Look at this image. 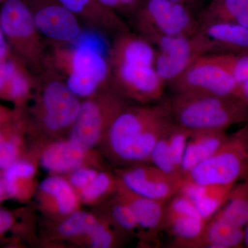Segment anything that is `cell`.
<instances>
[{
    "label": "cell",
    "mask_w": 248,
    "mask_h": 248,
    "mask_svg": "<svg viewBox=\"0 0 248 248\" xmlns=\"http://www.w3.org/2000/svg\"><path fill=\"white\" fill-rule=\"evenodd\" d=\"M126 99L111 86L103 88L81 102L68 140L77 146L91 151L102 143L117 116L128 107Z\"/></svg>",
    "instance_id": "cell-6"
},
{
    "label": "cell",
    "mask_w": 248,
    "mask_h": 248,
    "mask_svg": "<svg viewBox=\"0 0 248 248\" xmlns=\"http://www.w3.org/2000/svg\"><path fill=\"white\" fill-rule=\"evenodd\" d=\"M122 11L130 14H136L139 10L140 0H120Z\"/></svg>",
    "instance_id": "cell-38"
},
{
    "label": "cell",
    "mask_w": 248,
    "mask_h": 248,
    "mask_svg": "<svg viewBox=\"0 0 248 248\" xmlns=\"http://www.w3.org/2000/svg\"><path fill=\"white\" fill-rule=\"evenodd\" d=\"M99 1L101 4L105 6L106 7L112 10V11H115V12L117 11L123 12L120 0H99Z\"/></svg>",
    "instance_id": "cell-40"
},
{
    "label": "cell",
    "mask_w": 248,
    "mask_h": 248,
    "mask_svg": "<svg viewBox=\"0 0 248 248\" xmlns=\"http://www.w3.org/2000/svg\"><path fill=\"white\" fill-rule=\"evenodd\" d=\"M223 130H202L191 133L182 165V177L208 159L228 140Z\"/></svg>",
    "instance_id": "cell-21"
},
{
    "label": "cell",
    "mask_w": 248,
    "mask_h": 248,
    "mask_svg": "<svg viewBox=\"0 0 248 248\" xmlns=\"http://www.w3.org/2000/svg\"><path fill=\"white\" fill-rule=\"evenodd\" d=\"M7 197L5 190L4 179L2 175H0V203L4 200L5 197Z\"/></svg>",
    "instance_id": "cell-41"
},
{
    "label": "cell",
    "mask_w": 248,
    "mask_h": 248,
    "mask_svg": "<svg viewBox=\"0 0 248 248\" xmlns=\"http://www.w3.org/2000/svg\"><path fill=\"white\" fill-rule=\"evenodd\" d=\"M35 165L27 160H17L3 170L5 190L7 197L23 202L29 200L36 189Z\"/></svg>",
    "instance_id": "cell-24"
},
{
    "label": "cell",
    "mask_w": 248,
    "mask_h": 248,
    "mask_svg": "<svg viewBox=\"0 0 248 248\" xmlns=\"http://www.w3.org/2000/svg\"><path fill=\"white\" fill-rule=\"evenodd\" d=\"M110 68L111 87L125 99L146 105L162 97L164 82L155 66L117 65Z\"/></svg>",
    "instance_id": "cell-11"
},
{
    "label": "cell",
    "mask_w": 248,
    "mask_h": 248,
    "mask_svg": "<svg viewBox=\"0 0 248 248\" xmlns=\"http://www.w3.org/2000/svg\"><path fill=\"white\" fill-rule=\"evenodd\" d=\"M117 178L134 193L165 203L179 192L184 179L167 174L151 164L133 165L120 170Z\"/></svg>",
    "instance_id": "cell-12"
},
{
    "label": "cell",
    "mask_w": 248,
    "mask_h": 248,
    "mask_svg": "<svg viewBox=\"0 0 248 248\" xmlns=\"http://www.w3.org/2000/svg\"><path fill=\"white\" fill-rule=\"evenodd\" d=\"M175 93L236 98L239 85L213 54L201 55L177 79L170 83ZM237 99V98H236Z\"/></svg>",
    "instance_id": "cell-8"
},
{
    "label": "cell",
    "mask_w": 248,
    "mask_h": 248,
    "mask_svg": "<svg viewBox=\"0 0 248 248\" xmlns=\"http://www.w3.org/2000/svg\"><path fill=\"white\" fill-rule=\"evenodd\" d=\"M115 195L128 203L133 210L143 237L155 242L158 235L164 229L167 202L165 203L137 195L124 187L119 179Z\"/></svg>",
    "instance_id": "cell-17"
},
{
    "label": "cell",
    "mask_w": 248,
    "mask_h": 248,
    "mask_svg": "<svg viewBox=\"0 0 248 248\" xmlns=\"http://www.w3.org/2000/svg\"><path fill=\"white\" fill-rule=\"evenodd\" d=\"M233 187L202 186L184 179L179 192L190 199L202 218L208 221L228 200Z\"/></svg>",
    "instance_id": "cell-22"
},
{
    "label": "cell",
    "mask_w": 248,
    "mask_h": 248,
    "mask_svg": "<svg viewBox=\"0 0 248 248\" xmlns=\"http://www.w3.org/2000/svg\"><path fill=\"white\" fill-rule=\"evenodd\" d=\"M14 217L7 210L0 209V234H4L11 229L14 224Z\"/></svg>",
    "instance_id": "cell-36"
},
{
    "label": "cell",
    "mask_w": 248,
    "mask_h": 248,
    "mask_svg": "<svg viewBox=\"0 0 248 248\" xmlns=\"http://www.w3.org/2000/svg\"><path fill=\"white\" fill-rule=\"evenodd\" d=\"M91 151L77 146L68 140L54 142L42 152L40 164L51 174L71 173L79 168L90 166Z\"/></svg>",
    "instance_id": "cell-20"
},
{
    "label": "cell",
    "mask_w": 248,
    "mask_h": 248,
    "mask_svg": "<svg viewBox=\"0 0 248 248\" xmlns=\"http://www.w3.org/2000/svg\"><path fill=\"white\" fill-rule=\"evenodd\" d=\"M99 221L93 214L78 210L61 222L58 227V232L63 237H87Z\"/></svg>",
    "instance_id": "cell-28"
},
{
    "label": "cell",
    "mask_w": 248,
    "mask_h": 248,
    "mask_svg": "<svg viewBox=\"0 0 248 248\" xmlns=\"http://www.w3.org/2000/svg\"><path fill=\"white\" fill-rule=\"evenodd\" d=\"M215 59L231 73L239 86L248 79V53H215Z\"/></svg>",
    "instance_id": "cell-31"
},
{
    "label": "cell",
    "mask_w": 248,
    "mask_h": 248,
    "mask_svg": "<svg viewBox=\"0 0 248 248\" xmlns=\"http://www.w3.org/2000/svg\"><path fill=\"white\" fill-rule=\"evenodd\" d=\"M244 229L234 228L213 217L205 226L198 248H233L244 244Z\"/></svg>",
    "instance_id": "cell-25"
},
{
    "label": "cell",
    "mask_w": 248,
    "mask_h": 248,
    "mask_svg": "<svg viewBox=\"0 0 248 248\" xmlns=\"http://www.w3.org/2000/svg\"><path fill=\"white\" fill-rule=\"evenodd\" d=\"M207 221L194 215H165L164 229L172 237L175 248H198Z\"/></svg>",
    "instance_id": "cell-23"
},
{
    "label": "cell",
    "mask_w": 248,
    "mask_h": 248,
    "mask_svg": "<svg viewBox=\"0 0 248 248\" xmlns=\"http://www.w3.org/2000/svg\"><path fill=\"white\" fill-rule=\"evenodd\" d=\"M24 114L16 109L12 110L0 104V127L15 123L22 117Z\"/></svg>",
    "instance_id": "cell-35"
},
{
    "label": "cell",
    "mask_w": 248,
    "mask_h": 248,
    "mask_svg": "<svg viewBox=\"0 0 248 248\" xmlns=\"http://www.w3.org/2000/svg\"><path fill=\"white\" fill-rule=\"evenodd\" d=\"M234 23L248 27V0H223L213 8L203 22Z\"/></svg>",
    "instance_id": "cell-27"
},
{
    "label": "cell",
    "mask_w": 248,
    "mask_h": 248,
    "mask_svg": "<svg viewBox=\"0 0 248 248\" xmlns=\"http://www.w3.org/2000/svg\"><path fill=\"white\" fill-rule=\"evenodd\" d=\"M196 32L205 55L248 53V27L230 22H203Z\"/></svg>",
    "instance_id": "cell-14"
},
{
    "label": "cell",
    "mask_w": 248,
    "mask_h": 248,
    "mask_svg": "<svg viewBox=\"0 0 248 248\" xmlns=\"http://www.w3.org/2000/svg\"><path fill=\"white\" fill-rule=\"evenodd\" d=\"M27 124L25 116L0 148V170H4L19 160L22 148V132L27 128Z\"/></svg>",
    "instance_id": "cell-30"
},
{
    "label": "cell",
    "mask_w": 248,
    "mask_h": 248,
    "mask_svg": "<svg viewBox=\"0 0 248 248\" xmlns=\"http://www.w3.org/2000/svg\"><path fill=\"white\" fill-rule=\"evenodd\" d=\"M236 98L248 108V79L240 85Z\"/></svg>",
    "instance_id": "cell-39"
},
{
    "label": "cell",
    "mask_w": 248,
    "mask_h": 248,
    "mask_svg": "<svg viewBox=\"0 0 248 248\" xmlns=\"http://www.w3.org/2000/svg\"><path fill=\"white\" fill-rule=\"evenodd\" d=\"M35 86V75L14 55L0 62V99L12 103L16 110L25 112Z\"/></svg>",
    "instance_id": "cell-13"
},
{
    "label": "cell",
    "mask_w": 248,
    "mask_h": 248,
    "mask_svg": "<svg viewBox=\"0 0 248 248\" xmlns=\"http://www.w3.org/2000/svg\"><path fill=\"white\" fill-rule=\"evenodd\" d=\"M117 186V177L105 171H99L92 182L79 194L80 200L87 204L96 203L106 196L115 194Z\"/></svg>",
    "instance_id": "cell-29"
},
{
    "label": "cell",
    "mask_w": 248,
    "mask_h": 248,
    "mask_svg": "<svg viewBox=\"0 0 248 248\" xmlns=\"http://www.w3.org/2000/svg\"><path fill=\"white\" fill-rule=\"evenodd\" d=\"M24 1L48 43L73 45L83 35L82 24L60 0Z\"/></svg>",
    "instance_id": "cell-10"
},
{
    "label": "cell",
    "mask_w": 248,
    "mask_h": 248,
    "mask_svg": "<svg viewBox=\"0 0 248 248\" xmlns=\"http://www.w3.org/2000/svg\"><path fill=\"white\" fill-rule=\"evenodd\" d=\"M99 170L91 166H84L70 173L68 181L79 195L92 182Z\"/></svg>",
    "instance_id": "cell-34"
},
{
    "label": "cell",
    "mask_w": 248,
    "mask_h": 248,
    "mask_svg": "<svg viewBox=\"0 0 248 248\" xmlns=\"http://www.w3.org/2000/svg\"><path fill=\"white\" fill-rule=\"evenodd\" d=\"M167 1H170V2L173 3H180V4H182V2L184 0H167Z\"/></svg>",
    "instance_id": "cell-43"
},
{
    "label": "cell",
    "mask_w": 248,
    "mask_h": 248,
    "mask_svg": "<svg viewBox=\"0 0 248 248\" xmlns=\"http://www.w3.org/2000/svg\"><path fill=\"white\" fill-rule=\"evenodd\" d=\"M107 221H99L87 236L90 246L93 248H110L117 246V232Z\"/></svg>",
    "instance_id": "cell-33"
},
{
    "label": "cell",
    "mask_w": 248,
    "mask_h": 248,
    "mask_svg": "<svg viewBox=\"0 0 248 248\" xmlns=\"http://www.w3.org/2000/svg\"><path fill=\"white\" fill-rule=\"evenodd\" d=\"M48 44L46 68L61 76L80 99L91 97L110 84V62L99 48L93 46L95 45Z\"/></svg>",
    "instance_id": "cell-2"
},
{
    "label": "cell",
    "mask_w": 248,
    "mask_h": 248,
    "mask_svg": "<svg viewBox=\"0 0 248 248\" xmlns=\"http://www.w3.org/2000/svg\"><path fill=\"white\" fill-rule=\"evenodd\" d=\"M135 27L139 35L156 32L170 36H192L199 25L185 6L167 0H149L136 13Z\"/></svg>",
    "instance_id": "cell-9"
},
{
    "label": "cell",
    "mask_w": 248,
    "mask_h": 248,
    "mask_svg": "<svg viewBox=\"0 0 248 248\" xmlns=\"http://www.w3.org/2000/svg\"><path fill=\"white\" fill-rule=\"evenodd\" d=\"M248 170V128H245L184 179L202 186H233Z\"/></svg>",
    "instance_id": "cell-7"
},
{
    "label": "cell",
    "mask_w": 248,
    "mask_h": 248,
    "mask_svg": "<svg viewBox=\"0 0 248 248\" xmlns=\"http://www.w3.org/2000/svg\"><path fill=\"white\" fill-rule=\"evenodd\" d=\"M0 21L10 50L35 76L45 71L48 45L24 0H6Z\"/></svg>",
    "instance_id": "cell-5"
},
{
    "label": "cell",
    "mask_w": 248,
    "mask_h": 248,
    "mask_svg": "<svg viewBox=\"0 0 248 248\" xmlns=\"http://www.w3.org/2000/svg\"><path fill=\"white\" fill-rule=\"evenodd\" d=\"M36 76L34 105L31 115L36 125L49 133L71 129L76 122L81 101L61 76L49 68Z\"/></svg>",
    "instance_id": "cell-4"
},
{
    "label": "cell",
    "mask_w": 248,
    "mask_h": 248,
    "mask_svg": "<svg viewBox=\"0 0 248 248\" xmlns=\"http://www.w3.org/2000/svg\"><path fill=\"white\" fill-rule=\"evenodd\" d=\"M244 244L248 248V221L244 228Z\"/></svg>",
    "instance_id": "cell-42"
},
{
    "label": "cell",
    "mask_w": 248,
    "mask_h": 248,
    "mask_svg": "<svg viewBox=\"0 0 248 248\" xmlns=\"http://www.w3.org/2000/svg\"><path fill=\"white\" fill-rule=\"evenodd\" d=\"M116 196V195H115ZM111 219L119 229L129 232L138 231L141 234L138 221L128 203L116 196L115 203L111 209Z\"/></svg>",
    "instance_id": "cell-32"
},
{
    "label": "cell",
    "mask_w": 248,
    "mask_h": 248,
    "mask_svg": "<svg viewBox=\"0 0 248 248\" xmlns=\"http://www.w3.org/2000/svg\"><path fill=\"white\" fill-rule=\"evenodd\" d=\"M169 102L174 123L190 132L223 130L248 120V108L236 98L176 93Z\"/></svg>",
    "instance_id": "cell-3"
},
{
    "label": "cell",
    "mask_w": 248,
    "mask_h": 248,
    "mask_svg": "<svg viewBox=\"0 0 248 248\" xmlns=\"http://www.w3.org/2000/svg\"><path fill=\"white\" fill-rule=\"evenodd\" d=\"M6 0H0V4H2Z\"/></svg>",
    "instance_id": "cell-44"
},
{
    "label": "cell",
    "mask_w": 248,
    "mask_h": 248,
    "mask_svg": "<svg viewBox=\"0 0 248 248\" xmlns=\"http://www.w3.org/2000/svg\"><path fill=\"white\" fill-rule=\"evenodd\" d=\"M191 133L172 120L155 144L151 164L167 174L182 177V161Z\"/></svg>",
    "instance_id": "cell-16"
},
{
    "label": "cell",
    "mask_w": 248,
    "mask_h": 248,
    "mask_svg": "<svg viewBox=\"0 0 248 248\" xmlns=\"http://www.w3.org/2000/svg\"><path fill=\"white\" fill-rule=\"evenodd\" d=\"M172 122L169 102L125 107L117 116L102 143L115 161L150 164L155 144Z\"/></svg>",
    "instance_id": "cell-1"
},
{
    "label": "cell",
    "mask_w": 248,
    "mask_h": 248,
    "mask_svg": "<svg viewBox=\"0 0 248 248\" xmlns=\"http://www.w3.org/2000/svg\"><path fill=\"white\" fill-rule=\"evenodd\" d=\"M42 207L49 213L67 217L79 210V196L68 179L53 174L45 178L38 186Z\"/></svg>",
    "instance_id": "cell-19"
},
{
    "label": "cell",
    "mask_w": 248,
    "mask_h": 248,
    "mask_svg": "<svg viewBox=\"0 0 248 248\" xmlns=\"http://www.w3.org/2000/svg\"><path fill=\"white\" fill-rule=\"evenodd\" d=\"M82 25L102 35L115 36L128 31L125 23L115 11L99 0H60Z\"/></svg>",
    "instance_id": "cell-15"
},
{
    "label": "cell",
    "mask_w": 248,
    "mask_h": 248,
    "mask_svg": "<svg viewBox=\"0 0 248 248\" xmlns=\"http://www.w3.org/2000/svg\"><path fill=\"white\" fill-rule=\"evenodd\" d=\"M13 54L10 50L0 21V62L10 58Z\"/></svg>",
    "instance_id": "cell-37"
},
{
    "label": "cell",
    "mask_w": 248,
    "mask_h": 248,
    "mask_svg": "<svg viewBox=\"0 0 248 248\" xmlns=\"http://www.w3.org/2000/svg\"><path fill=\"white\" fill-rule=\"evenodd\" d=\"M110 66L117 65H140L155 66L156 52L146 39L130 31L115 36L109 46Z\"/></svg>",
    "instance_id": "cell-18"
},
{
    "label": "cell",
    "mask_w": 248,
    "mask_h": 248,
    "mask_svg": "<svg viewBox=\"0 0 248 248\" xmlns=\"http://www.w3.org/2000/svg\"><path fill=\"white\" fill-rule=\"evenodd\" d=\"M213 217L230 226L244 229L248 221V186L232 187L228 200Z\"/></svg>",
    "instance_id": "cell-26"
}]
</instances>
